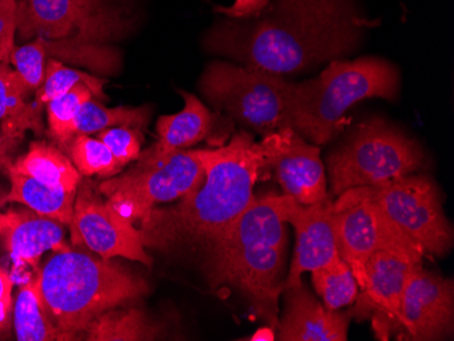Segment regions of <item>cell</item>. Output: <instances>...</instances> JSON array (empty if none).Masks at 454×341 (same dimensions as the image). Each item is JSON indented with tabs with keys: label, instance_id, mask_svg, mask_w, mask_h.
<instances>
[{
	"label": "cell",
	"instance_id": "1",
	"mask_svg": "<svg viewBox=\"0 0 454 341\" xmlns=\"http://www.w3.org/2000/svg\"><path fill=\"white\" fill-rule=\"evenodd\" d=\"M372 25L354 0H272L257 17L219 22L204 45L283 76L353 52Z\"/></svg>",
	"mask_w": 454,
	"mask_h": 341
},
{
	"label": "cell",
	"instance_id": "2",
	"mask_svg": "<svg viewBox=\"0 0 454 341\" xmlns=\"http://www.w3.org/2000/svg\"><path fill=\"white\" fill-rule=\"evenodd\" d=\"M203 184L170 208H153L140 221L143 245L160 251L215 243L239 218L254 195L264 158L247 132H237L226 146L199 150Z\"/></svg>",
	"mask_w": 454,
	"mask_h": 341
},
{
	"label": "cell",
	"instance_id": "3",
	"mask_svg": "<svg viewBox=\"0 0 454 341\" xmlns=\"http://www.w3.org/2000/svg\"><path fill=\"white\" fill-rule=\"evenodd\" d=\"M285 195L254 198L221 238L211 244L214 283L239 290L271 329L279 327L287 229Z\"/></svg>",
	"mask_w": 454,
	"mask_h": 341
},
{
	"label": "cell",
	"instance_id": "4",
	"mask_svg": "<svg viewBox=\"0 0 454 341\" xmlns=\"http://www.w3.org/2000/svg\"><path fill=\"white\" fill-rule=\"evenodd\" d=\"M38 275L48 318L67 340L82 338L102 313L149 292L142 277L112 259H97L71 248L55 252Z\"/></svg>",
	"mask_w": 454,
	"mask_h": 341
},
{
	"label": "cell",
	"instance_id": "5",
	"mask_svg": "<svg viewBox=\"0 0 454 341\" xmlns=\"http://www.w3.org/2000/svg\"><path fill=\"white\" fill-rule=\"evenodd\" d=\"M399 89V73L387 60H333L317 78L292 83L293 129L312 143H328L346 126L351 106L370 98L392 101Z\"/></svg>",
	"mask_w": 454,
	"mask_h": 341
},
{
	"label": "cell",
	"instance_id": "6",
	"mask_svg": "<svg viewBox=\"0 0 454 341\" xmlns=\"http://www.w3.org/2000/svg\"><path fill=\"white\" fill-rule=\"evenodd\" d=\"M425 164V152L414 139L382 119L356 127L326 160L335 196L353 188L414 174Z\"/></svg>",
	"mask_w": 454,
	"mask_h": 341
},
{
	"label": "cell",
	"instance_id": "7",
	"mask_svg": "<svg viewBox=\"0 0 454 341\" xmlns=\"http://www.w3.org/2000/svg\"><path fill=\"white\" fill-rule=\"evenodd\" d=\"M292 83L282 75L214 62L200 79L208 103L257 134L293 128Z\"/></svg>",
	"mask_w": 454,
	"mask_h": 341
},
{
	"label": "cell",
	"instance_id": "8",
	"mask_svg": "<svg viewBox=\"0 0 454 341\" xmlns=\"http://www.w3.org/2000/svg\"><path fill=\"white\" fill-rule=\"evenodd\" d=\"M349 192L373 203L390 222L426 254L442 257L453 245V231L437 185L426 175L408 174Z\"/></svg>",
	"mask_w": 454,
	"mask_h": 341
},
{
	"label": "cell",
	"instance_id": "9",
	"mask_svg": "<svg viewBox=\"0 0 454 341\" xmlns=\"http://www.w3.org/2000/svg\"><path fill=\"white\" fill-rule=\"evenodd\" d=\"M124 12L111 0H20L17 32L22 40L41 37L97 45L129 29Z\"/></svg>",
	"mask_w": 454,
	"mask_h": 341
},
{
	"label": "cell",
	"instance_id": "10",
	"mask_svg": "<svg viewBox=\"0 0 454 341\" xmlns=\"http://www.w3.org/2000/svg\"><path fill=\"white\" fill-rule=\"evenodd\" d=\"M204 177L199 150H183L152 165H135L126 174L98 184V190L120 215L134 223L155 205L187 196L203 184Z\"/></svg>",
	"mask_w": 454,
	"mask_h": 341
},
{
	"label": "cell",
	"instance_id": "11",
	"mask_svg": "<svg viewBox=\"0 0 454 341\" xmlns=\"http://www.w3.org/2000/svg\"><path fill=\"white\" fill-rule=\"evenodd\" d=\"M333 230L339 254L348 264L359 289L366 283V264L380 251L423 261V253L396 225L366 198L346 190L333 203Z\"/></svg>",
	"mask_w": 454,
	"mask_h": 341
},
{
	"label": "cell",
	"instance_id": "12",
	"mask_svg": "<svg viewBox=\"0 0 454 341\" xmlns=\"http://www.w3.org/2000/svg\"><path fill=\"white\" fill-rule=\"evenodd\" d=\"M70 230L74 245L83 244L102 259L124 257L152 266V257L145 251L140 231L102 200L93 182L82 180L79 184Z\"/></svg>",
	"mask_w": 454,
	"mask_h": 341
},
{
	"label": "cell",
	"instance_id": "13",
	"mask_svg": "<svg viewBox=\"0 0 454 341\" xmlns=\"http://www.w3.org/2000/svg\"><path fill=\"white\" fill-rule=\"evenodd\" d=\"M265 167H272L283 195L303 205L328 200L325 169L320 149L306 142L295 129L283 128L264 135L259 142Z\"/></svg>",
	"mask_w": 454,
	"mask_h": 341
},
{
	"label": "cell",
	"instance_id": "14",
	"mask_svg": "<svg viewBox=\"0 0 454 341\" xmlns=\"http://www.w3.org/2000/svg\"><path fill=\"white\" fill-rule=\"evenodd\" d=\"M453 280L418 264L403 290L400 340H443L453 332Z\"/></svg>",
	"mask_w": 454,
	"mask_h": 341
},
{
	"label": "cell",
	"instance_id": "15",
	"mask_svg": "<svg viewBox=\"0 0 454 341\" xmlns=\"http://www.w3.org/2000/svg\"><path fill=\"white\" fill-rule=\"evenodd\" d=\"M418 264L422 261L387 251L377 252L367 261L366 283L359 289L356 305L349 314L356 320L370 318L379 340L399 335L403 290Z\"/></svg>",
	"mask_w": 454,
	"mask_h": 341
},
{
	"label": "cell",
	"instance_id": "16",
	"mask_svg": "<svg viewBox=\"0 0 454 341\" xmlns=\"http://www.w3.org/2000/svg\"><path fill=\"white\" fill-rule=\"evenodd\" d=\"M285 198L286 222L294 228L297 245L283 290L302 283L303 272L333 266L341 260L333 230L331 198L317 205H303L290 196Z\"/></svg>",
	"mask_w": 454,
	"mask_h": 341
},
{
	"label": "cell",
	"instance_id": "17",
	"mask_svg": "<svg viewBox=\"0 0 454 341\" xmlns=\"http://www.w3.org/2000/svg\"><path fill=\"white\" fill-rule=\"evenodd\" d=\"M285 313L279 321L280 341H346L349 312L329 310L303 286L283 290Z\"/></svg>",
	"mask_w": 454,
	"mask_h": 341
},
{
	"label": "cell",
	"instance_id": "18",
	"mask_svg": "<svg viewBox=\"0 0 454 341\" xmlns=\"http://www.w3.org/2000/svg\"><path fill=\"white\" fill-rule=\"evenodd\" d=\"M0 243L15 263L37 267L45 252L67 251L65 225L30 208L0 213Z\"/></svg>",
	"mask_w": 454,
	"mask_h": 341
},
{
	"label": "cell",
	"instance_id": "19",
	"mask_svg": "<svg viewBox=\"0 0 454 341\" xmlns=\"http://www.w3.org/2000/svg\"><path fill=\"white\" fill-rule=\"evenodd\" d=\"M178 93L184 98L183 111L158 119L157 142L140 152L137 165H152L175 152L190 150L213 134L215 114L193 94L183 90Z\"/></svg>",
	"mask_w": 454,
	"mask_h": 341
},
{
	"label": "cell",
	"instance_id": "20",
	"mask_svg": "<svg viewBox=\"0 0 454 341\" xmlns=\"http://www.w3.org/2000/svg\"><path fill=\"white\" fill-rule=\"evenodd\" d=\"M7 170L27 175L56 190L76 192L83 175L78 172L63 150L45 142H33L29 151L12 162Z\"/></svg>",
	"mask_w": 454,
	"mask_h": 341
},
{
	"label": "cell",
	"instance_id": "21",
	"mask_svg": "<svg viewBox=\"0 0 454 341\" xmlns=\"http://www.w3.org/2000/svg\"><path fill=\"white\" fill-rule=\"evenodd\" d=\"M6 172L12 182V190L7 196L9 202L20 203L40 215L55 219L61 225L70 226L76 192L47 187L12 170Z\"/></svg>",
	"mask_w": 454,
	"mask_h": 341
},
{
	"label": "cell",
	"instance_id": "22",
	"mask_svg": "<svg viewBox=\"0 0 454 341\" xmlns=\"http://www.w3.org/2000/svg\"><path fill=\"white\" fill-rule=\"evenodd\" d=\"M15 336L20 341H68L48 318L40 290V275L18 292L14 312Z\"/></svg>",
	"mask_w": 454,
	"mask_h": 341
},
{
	"label": "cell",
	"instance_id": "23",
	"mask_svg": "<svg viewBox=\"0 0 454 341\" xmlns=\"http://www.w3.org/2000/svg\"><path fill=\"white\" fill-rule=\"evenodd\" d=\"M160 328L139 309L108 310L91 321L82 338L90 341L155 340Z\"/></svg>",
	"mask_w": 454,
	"mask_h": 341
},
{
	"label": "cell",
	"instance_id": "24",
	"mask_svg": "<svg viewBox=\"0 0 454 341\" xmlns=\"http://www.w3.org/2000/svg\"><path fill=\"white\" fill-rule=\"evenodd\" d=\"M30 94L20 74L9 63H0V121H12L25 131L41 134L43 108L27 101Z\"/></svg>",
	"mask_w": 454,
	"mask_h": 341
},
{
	"label": "cell",
	"instance_id": "25",
	"mask_svg": "<svg viewBox=\"0 0 454 341\" xmlns=\"http://www.w3.org/2000/svg\"><path fill=\"white\" fill-rule=\"evenodd\" d=\"M152 119V108H106L91 97L82 105L75 121V135L98 134L114 127H132L146 132Z\"/></svg>",
	"mask_w": 454,
	"mask_h": 341
},
{
	"label": "cell",
	"instance_id": "26",
	"mask_svg": "<svg viewBox=\"0 0 454 341\" xmlns=\"http://www.w3.org/2000/svg\"><path fill=\"white\" fill-rule=\"evenodd\" d=\"M312 282L316 292L323 298L324 306L329 310L349 306L358 297L356 276L343 259L312 271Z\"/></svg>",
	"mask_w": 454,
	"mask_h": 341
},
{
	"label": "cell",
	"instance_id": "27",
	"mask_svg": "<svg viewBox=\"0 0 454 341\" xmlns=\"http://www.w3.org/2000/svg\"><path fill=\"white\" fill-rule=\"evenodd\" d=\"M106 82V79L97 78V76L89 75V74L82 73V71L66 67L63 63L52 58L48 60L47 66H45L44 82L35 91V103L43 108L50 101L67 93L79 83H85L97 98L106 99L108 97L104 93Z\"/></svg>",
	"mask_w": 454,
	"mask_h": 341
},
{
	"label": "cell",
	"instance_id": "28",
	"mask_svg": "<svg viewBox=\"0 0 454 341\" xmlns=\"http://www.w3.org/2000/svg\"><path fill=\"white\" fill-rule=\"evenodd\" d=\"M93 93L85 83H79L67 93L47 104L48 128L59 149L65 150L75 136V121L82 105Z\"/></svg>",
	"mask_w": 454,
	"mask_h": 341
},
{
	"label": "cell",
	"instance_id": "29",
	"mask_svg": "<svg viewBox=\"0 0 454 341\" xmlns=\"http://www.w3.org/2000/svg\"><path fill=\"white\" fill-rule=\"evenodd\" d=\"M63 151L83 177H114L122 170L108 147L89 135H75Z\"/></svg>",
	"mask_w": 454,
	"mask_h": 341
},
{
	"label": "cell",
	"instance_id": "30",
	"mask_svg": "<svg viewBox=\"0 0 454 341\" xmlns=\"http://www.w3.org/2000/svg\"><path fill=\"white\" fill-rule=\"evenodd\" d=\"M47 56L45 38L41 37L35 38L29 44L15 47L10 56V63L32 93L44 82Z\"/></svg>",
	"mask_w": 454,
	"mask_h": 341
},
{
	"label": "cell",
	"instance_id": "31",
	"mask_svg": "<svg viewBox=\"0 0 454 341\" xmlns=\"http://www.w3.org/2000/svg\"><path fill=\"white\" fill-rule=\"evenodd\" d=\"M97 139L108 147L122 167H126L129 162L139 158L145 132L132 127H114L98 132Z\"/></svg>",
	"mask_w": 454,
	"mask_h": 341
},
{
	"label": "cell",
	"instance_id": "32",
	"mask_svg": "<svg viewBox=\"0 0 454 341\" xmlns=\"http://www.w3.org/2000/svg\"><path fill=\"white\" fill-rule=\"evenodd\" d=\"M17 0H6L0 6V63H9L17 35Z\"/></svg>",
	"mask_w": 454,
	"mask_h": 341
},
{
	"label": "cell",
	"instance_id": "33",
	"mask_svg": "<svg viewBox=\"0 0 454 341\" xmlns=\"http://www.w3.org/2000/svg\"><path fill=\"white\" fill-rule=\"evenodd\" d=\"M25 131L10 121H2L0 126V169L12 167V154L17 151L24 139Z\"/></svg>",
	"mask_w": 454,
	"mask_h": 341
},
{
	"label": "cell",
	"instance_id": "34",
	"mask_svg": "<svg viewBox=\"0 0 454 341\" xmlns=\"http://www.w3.org/2000/svg\"><path fill=\"white\" fill-rule=\"evenodd\" d=\"M12 312V279L6 268L0 266V337L9 335Z\"/></svg>",
	"mask_w": 454,
	"mask_h": 341
},
{
	"label": "cell",
	"instance_id": "35",
	"mask_svg": "<svg viewBox=\"0 0 454 341\" xmlns=\"http://www.w3.org/2000/svg\"><path fill=\"white\" fill-rule=\"evenodd\" d=\"M270 2L271 0H234L231 7L216 6L214 10L231 19H249L262 14Z\"/></svg>",
	"mask_w": 454,
	"mask_h": 341
},
{
	"label": "cell",
	"instance_id": "36",
	"mask_svg": "<svg viewBox=\"0 0 454 341\" xmlns=\"http://www.w3.org/2000/svg\"><path fill=\"white\" fill-rule=\"evenodd\" d=\"M7 196H9V192H6V190H0V210L4 207V205L9 203V200H7Z\"/></svg>",
	"mask_w": 454,
	"mask_h": 341
},
{
	"label": "cell",
	"instance_id": "37",
	"mask_svg": "<svg viewBox=\"0 0 454 341\" xmlns=\"http://www.w3.org/2000/svg\"><path fill=\"white\" fill-rule=\"evenodd\" d=\"M4 2H6V0H0V6H2V4H4Z\"/></svg>",
	"mask_w": 454,
	"mask_h": 341
}]
</instances>
